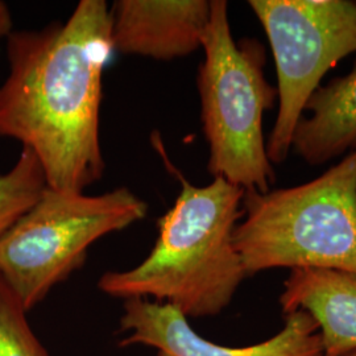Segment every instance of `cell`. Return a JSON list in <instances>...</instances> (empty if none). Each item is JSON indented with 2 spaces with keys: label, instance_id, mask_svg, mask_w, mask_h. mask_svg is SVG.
<instances>
[{
  "label": "cell",
  "instance_id": "obj_5",
  "mask_svg": "<svg viewBox=\"0 0 356 356\" xmlns=\"http://www.w3.org/2000/svg\"><path fill=\"white\" fill-rule=\"evenodd\" d=\"M147 211L148 204L127 188L88 195L47 186L0 238V279L28 312L82 267L90 245Z\"/></svg>",
  "mask_w": 356,
  "mask_h": 356
},
{
  "label": "cell",
  "instance_id": "obj_9",
  "mask_svg": "<svg viewBox=\"0 0 356 356\" xmlns=\"http://www.w3.org/2000/svg\"><path fill=\"white\" fill-rule=\"evenodd\" d=\"M280 305L285 316L305 312L316 321L323 356L356 350V273L296 268L284 282Z\"/></svg>",
  "mask_w": 356,
  "mask_h": 356
},
{
  "label": "cell",
  "instance_id": "obj_6",
  "mask_svg": "<svg viewBox=\"0 0 356 356\" xmlns=\"http://www.w3.org/2000/svg\"><path fill=\"white\" fill-rule=\"evenodd\" d=\"M267 33L277 72L280 108L267 143L282 164L305 104L332 66L356 51V0H251Z\"/></svg>",
  "mask_w": 356,
  "mask_h": 356
},
{
  "label": "cell",
  "instance_id": "obj_13",
  "mask_svg": "<svg viewBox=\"0 0 356 356\" xmlns=\"http://www.w3.org/2000/svg\"><path fill=\"white\" fill-rule=\"evenodd\" d=\"M13 16L8 6L4 1H0V41L8 38L13 33Z\"/></svg>",
  "mask_w": 356,
  "mask_h": 356
},
{
  "label": "cell",
  "instance_id": "obj_3",
  "mask_svg": "<svg viewBox=\"0 0 356 356\" xmlns=\"http://www.w3.org/2000/svg\"><path fill=\"white\" fill-rule=\"evenodd\" d=\"M234 244L247 276L275 268L356 273V149L304 185L244 191Z\"/></svg>",
  "mask_w": 356,
  "mask_h": 356
},
{
  "label": "cell",
  "instance_id": "obj_12",
  "mask_svg": "<svg viewBox=\"0 0 356 356\" xmlns=\"http://www.w3.org/2000/svg\"><path fill=\"white\" fill-rule=\"evenodd\" d=\"M0 356H51L26 321V310L0 279Z\"/></svg>",
  "mask_w": 356,
  "mask_h": 356
},
{
  "label": "cell",
  "instance_id": "obj_8",
  "mask_svg": "<svg viewBox=\"0 0 356 356\" xmlns=\"http://www.w3.org/2000/svg\"><path fill=\"white\" fill-rule=\"evenodd\" d=\"M110 16L114 51L172 61L202 48L210 0H116Z\"/></svg>",
  "mask_w": 356,
  "mask_h": 356
},
{
  "label": "cell",
  "instance_id": "obj_2",
  "mask_svg": "<svg viewBox=\"0 0 356 356\" xmlns=\"http://www.w3.org/2000/svg\"><path fill=\"white\" fill-rule=\"evenodd\" d=\"M178 178L181 191L159 220L151 254L136 267L106 272L98 286L116 298L170 304L188 318L218 316L248 277L234 244L245 191L225 178L204 186Z\"/></svg>",
  "mask_w": 356,
  "mask_h": 356
},
{
  "label": "cell",
  "instance_id": "obj_7",
  "mask_svg": "<svg viewBox=\"0 0 356 356\" xmlns=\"http://www.w3.org/2000/svg\"><path fill=\"white\" fill-rule=\"evenodd\" d=\"M120 346H145L157 356H323L316 321L305 312L285 316L275 337L245 347H227L202 338L176 306L148 298H128L119 322Z\"/></svg>",
  "mask_w": 356,
  "mask_h": 356
},
{
  "label": "cell",
  "instance_id": "obj_14",
  "mask_svg": "<svg viewBox=\"0 0 356 356\" xmlns=\"http://www.w3.org/2000/svg\"><path fill=\"white\" fill-rule=\"evenodd\" d=\"M343 356H356V350L355 351H353V353H348V354H346Z\"/></svg>",
  "mask_w": 356,
  "mask_h": 356
},
{
  "label": "cell",
  "instance_id": "obj_11",
  "mask_svg": "<svg viewBox=\"0 0 356 356\" xmlns=\"http://www.w3.org/2000/svg\"><path fill=\"white\" fill-rule=\"evenodd\" d=\"M47 186L36 154L23 147L15 165L0 175V238L38 202Z\"/></svg>",
  "mask_w": 356,
  "mask_h": 356
},
{
  "label": "cell",
  "instance_id": "obj_1",
  "mask_svg": "<svg viewBox=\"0 0 356 356\" xmlns=\"http://www.w3.org/2000/svg\"><path fill=\"white\" fill-rule=\"evenodd\" d=\"M113 53L104 0H81L65 23L7 38L0 138L36 154L51 189L83 193L102 178L103 73Z\"/></svg>",
  "mask_w": 356,
  "mask_h": 356
},
{
  "label": "cell",
  "instance_id": "obj_4",
  "mask_svg": "<svg viewBox=\"0 0 356 356\" xmlns=\"http://www.w3.org/2000/svg\"><path fill=\"white\" fill-rule=\"evenodd\" d=\"M202 49L197 86L207 170L244 191L268 193L276 173L267 156L263 119L279 91L264 74L266 49L254 38L234 40L225 0H210Z\"/></svg>",
  "mask_w": 356,
  "mask_h": 356
},
{
  "label": "cell",
  "instance_id": "obj_10",
  "mask_svg": "<svg viewBox=\"0 0 356 356\" xmlns=\"http://www.w3.org/2000/svg\"><path fill=\"white\" fill-rule=\"evenodd\" d=\"M310 116H301L291 149L309 165L329 163L356 149V64L350 74L319 86L305 104ZM304 110V111H305Z\"/></svg>",
  "mask_w": 356,
  "mask_h": 356
}]
</instances>
